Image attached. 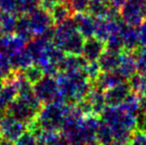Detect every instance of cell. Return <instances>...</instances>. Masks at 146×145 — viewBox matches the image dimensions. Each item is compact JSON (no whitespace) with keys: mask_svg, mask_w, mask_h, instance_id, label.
I'll return each instance as SVG.
<instances>
[{"mask_svg":"<svg viewBox=\"0 0 146 145\" xmlns=\"http://www.w3.org/2000/svg\"><path fill=\"white\" fill-rule=\"evenodd\" d=\"M116 72L120 73L126 81L137 72L136 60H135V57L132 53L126 52V51L121 52L120 64H119Z\"/></svg>","mask_w":146,"mask_h":145,"instance_id":"14","label":"cell"},{"mask_svg":"<svg viewBox=\"0 0 146 145\" xmlns=\"http://www.w3.org/2000/svg\"><path fill=\"white\" fill-rule=\"evenodd\" d=\"M0 145H14V142L10 141L8 139H5L3 137H0Z\"/></svg>","mask_w":146,"mask_h":145,"instance_id":"35","label":"cell"},{"mask_svg":"<svg viewBox=\"0 0 146 145\" xmlns=\"http://www.w3.org/2000/svg\"><path fill=\"white\" fill-rule=\"evenodd\" d=\"M0 126H1V137L12 142H15L28 129L27 124L7 113L0 119Z\"/></svg>","mask_w":146,"mask_h":145,"instance_id":"5","label":"cell"},{"mask_svg":"<svg viewBox=\"0 0 146 145\" xmlns=\"http://www.w3.org/2000/svg\"><path fill=\"white\" fill-rule=\"evenodd\" d=\"M14 34L20 37L21 39H23L26 43L29 42L31 39H33V37L35 35L33 33L32 28H31L29 18L26 17V16H22L17 20V25H16Z\"/></svg>","mask_w":146,"mask_h":145,"instance_id":"18","label":"cell"},{"mask_svg":"<svg viewBox=\"0 0 146 145\" xmlns=\"http://www.w3.org/2000/svg\"><path fill=\"white\" fill-rule=\"evenodd\" d=\"M70 8H72L76 13H84L88 11L90 0H70Z\"/></svg>","mask_w":146,"mask_h":145,"instance_id":"30","label":"cell"},{"mask_svg":"<svg viewBox=\"0 0 146 145\" xmlns=\"http://www.w3.org/2000/svg\"><path fill=\"white\" fill-rule=\"evenodd\" d=\"M104 51H106V42L96 38L94 36L90 37L85 40L82 56L88 62H94L100 59Z\"/></svg>","mask_w":146,"mask_h":145,"instance_id":"8","label":"cell"},{"mask_svg":"<svg viewBox=\"0 0 146 145\" xmlns=\"http://www.w3.org/2000/svg\"><path fill=\"white\" fill-rule=\"evenodd\" d=\"M10 62H11V66L13 71L16 70H24L27 67H29L30 65L34 64V60L33 57L31 56L29 51L27 49L20 51L15 54H12L9 56Z\"/></svg>","mask_w":146,"mask_h":145,"instance_id":"17","label":"cell"},{"mask_svg":"<svg viewBox=\"0 0 146 145\" xmlns=\"http://www.w3.org/2000/svg\"><path fill=\"white\" fill-rule=\"evenodd\" d=\"M126 79L122 77L119 73L116 71L114 72H102L100 77L96 79V81L92 83V85L98 87V89H102V91H106L108 89H110L112 87L119 85V83H123Z\"/></svg>","mask_w":146,"mask_h":145,"instance_id":"12","label":"cell"},{"mask_svg":"<svg viewBox=\"0 0 146 145\" xmlns=\"http://www.w3.org/2000/svg\"><path fill=\"white\" fill-rule=\"evenodd\" d=\"M127 145H146V134L139 130H133L130 141Z\"/></svg>","mask_w":146,"mask_h":145,"instance_id":"31","label":"cell"},{"mask_svg":"<svg viewBox=\"0 0 146 145\" xmlns=\"http://www.w3.org/2000/svg\"><path fill=\"white\" fill-rule=\"evenodd\" d=\"M132 54L136 60L137 73L146 75V47H140Z\"/></svg>","mask_w":146,"mask_h":145,"instance_id":"26","label":"cell"},{"mask_svg":"<svg viewBox=\"0 0 146 145\" xmlns=\"http://www.w3.org/2000/svg\"><path fill=\"white\" fill-rule=\"evenodd\" d=\"M75 21L79 32L86 39L94 36V30H96V18L92 16L90 13H76L74 16Z\"/></svg>","mask_w":146,"mask_h":145,"instance_id":"9","label":"cell"},{"mask_svg":"<svg viewBox=\"0 0 146 145\" xmlns=\"http://www.w3.org/2000/svg\"><path fill=\"white\" fill-rule=\"evenodd\" d=\"M26 48V42L15 34L12 35H2L1 51L10 56Z\"/></svg>","mask_w":146,"mask_h":145,"instance_id":"13","label":"cell"},{"mask_svg":"<svg viewBox=\"0 0 146 145\" xmlns=\"http://www.w3.org/2000/svg\"><path fill=\"white\" fill-rule=\"evenodd\" d=\"M52 145H68V144H67V142H66L65 138H64L63 135H62L61 139L58 140V141H57L56 143H54V144H52Z\"/></svg>","mask_w":146,"mask_h":145,"instance_id":"36","label":"cell"},{"mask_svg":"<svg viewBox=\"0 0 146 145\" xmlns=\"http://www.w3.org/2000/svg\"><path fill=\"white\" fill-rule=\"evenodd\" d=\"M106 50L116 53L123 52V41L120 33L110 35L108 39L106 41Z\"/></svg>","mask_w":146,"mask_h":145,"instance_id":"24","label":"cell"},{"mask_svg":"<svg viewBox=\"0 0 146 145\" xmlns=\"http://www.w3.org/2000/svg\"><path fill=\"white\" fill-rule=\"evenodd\" d=\"M139 43L141 47H146V19L139 25Z\"/></svg>","mask_w":146,"mask_h":145,"instance_id":"33","label":"cell"},{"mask_svg":"<svg viewBox=\"0 0 146 145\" xmlns=\"http://www.w3.org/2000/svg\"><path fill=\"white\" fill-rule=\"evenodd\" d=\"M96 141L100 145H112L113 144V130L108 123L102 120L96 129Z\"/></svg>","mask_w":146,"mask_h":145,"instance_id":"19","label":"cell"},{"mask_svg":"<svg viewBox=\"0 0 146 145\" xmlns=\"http://www.w3.org/2000/svg\"><path fill=\"white\" fill-rule=\"evenodd\" d=\"M17 25V19L13 13H5L1 17V33L2 35H12L14 34Z\"/></svg>","mask_w":146,"mask_h":145,"instance_id":"22","label":"cell"},{"mask_svg":"<svg viewBox=\"0 0 146 145\" xmlns=\"http://www.w3.org/2000/svg\"><path fill=\"white\" fill-rule=\"evenodd\" d=\"M34 93L43 105L54 103L59 95V87L55 77L45 75L41 81L33 85Z\"/></svg>","mask_w":146,"mask_h":145,"instance_id":"3","label":"cell"},{"mask_svg":"<svg viewBox=\"0 0 146 145\" xmlns=\"http://www.w3.org/2000/svg\"><path fill=\"white\" fill-rule=\"evenodd\" d=\"M6 112L16 119L26 123L27 125L32 121L36 120L39 114L36 110H34L28 105L25 99L20 97H17L8 105Z\"/></svg>","mask_w":146,"mask_h":145,"instance_id":"4","label":"cell"},{"mask_svg":"<svg viewBox=\"0 0 146 145\" xmlns=\"http://www.w3.org/2000/svg\"><path fill=\"white\" fill-rule=\"evenodd\" d=\"M84 72L87 75L88 81L92 83H94L102 73V70H100V67L98 65V61H94V62H88L87 66L84 69Z\"/></svg>","mask_w":146,"mask_h":145,"instance_id":"27","label":"cell"},{"mask_svg":"<svg viewBox=\"0 0 146 145\" xmlns=\"http://www.w3.org/2000/svg\"><path fill=\"white\" fill-rule=\"evenodd\" d=\"M135 129L146 134V110H139L136 115V126Z\"/></svg>","mask_w":146,"mask_h":145,"instance_id":"32","label":"cell"},{"mask_svg":"<svg viewBox=\"0 0 146 145\" xmlns=\"http://www.w3.org/2000/svg\"><path fill=\"white\" fill-rule=\"evenodd\" d=\"M12 72H13V69H12L9 56L3 51H0V79H5Z\"/></svg>","mask_w":146,"mask_h":145,"instance_id":"28","label":"cell"},{"mask_svg":"<svg viewBox=\"0 0 146 145\" xmlns=\"http://www.w3.org/2000/svg\"><path fill=\"white\" fill-rule=\"evenodd\" d=\"M142 95H145V97H146V81H145V85H144V87H143L142 93H141V95H140V97H142Z\"/></svg>","mask_w":146,"mask_h":145,"instance_id":"37","label":"cell"},{"mask_svg":"<svg viewBox=\"0 0 146 145\" xmlns=\"http://www.w3.org/2000/svg\"><path fill=\"white\" fill-rule=\"evenodd\" d=\"M120 34L123 41V51L133 53L141 47L139 43L138 29H136V27L129 26L124 23Z\"/></svg>","mask_w":146,"mask_h":145,"instance_id":"10","label":"cell"},{"mask_svg":"<svg viewBox=\"0 0 146 145\" xmlns=\"http://www.w3.org/2000/svg\"><path fill=\"white\" fill-rule=\"evenodd\" d=\"M70 12H71V8L67 7L66 5H54V7L51 9V16L52 19L54 21L55 25L61 24L62 22H64L65 20L70 18Z\"/></svg>","mask_w":146,"mask_h":145,"instance_id":"21","label":"cell"},{"mask_svg":"<svg viewBox=\"0 0 146 145\" xmlns=\"http://www.w3.org/2000/svg\"><path fill=\"white\" fill-rule=\"evenodd\" d=\"M65 105L50 103L44 105L39 112L37 121L43 128L48 131L61 132L65 120Z\"/></svg>","mask_w":146,"mask_h":145,"instance_id":"1","label":"cell"},{"mask_svg":"<svg viewBox=\"0 0 146 145\" xmlns=\"http://www.w3.org/2000/svg\"><path fill=\"white\" fill-rule=\"evenodd\" d=\"M121 53L106 50L98 60L102 72H114L120 64Z\"/></svg>","mask_w":146,"mask_h":145,"instance_id":"15","label":"cell"},{"mask_svg":"<svg viewBox=\"0 0 146 145\" xmlns=\"http://www.w3.org/2000/svg\"><path fill=\"white\" fill-rule=\"evenodd\" d=\"M23 75L26 77V79L34 85L35 83H37L39 81L43 79V77L45 75V72L40 65L34 63L26 69H24Z\"/></svg>","mask_w":146,"mask_h":145,"instance_id":"20","label":"cell"},{"mask_svg":"<svg viewBox=\"0 0 146 145\" xmlns=\"http://www.w3.org/2000/svg\"><path fill=\"white\" fill-rule=\"evenodd\" d=\"M86 99L90 103L92 107V111L94 114L100 116L104 109H106V99H104V91L98 87L92 85V89L90 91L88 95L86 97Z\"/></svg>","mask_w":146,"mask_h":145,"instance_id":"16","label":"cell"},{"mask_svg":"<svg viewBox=\"0 0 146 145\" xmlns=\"http://www.w3.org/2000/svg\"><path fill=\"white\" fill-rule=\"evenodd\" d=\"M37 138L30 130H26L15 142L14 145H36Z\"/></svg>","mask_w":146,"mask_h":145,"instance_id":"29","label":"cell"},{"mask_svg":"<svg viewBox=\"0 0 146 145\" xmlns=\"http://www.w3.org/2000/svg\"><path fill=\"white\" fill-rule=\"evenodd\" d=\"M108 21L104 18H96V30H94V37L100 40L106 42L110 37Z\"/></svg>","mask_w":146,"mask_h":145,"instance_id":"25","label":"cell"},{"mask_svg":"<svg viewBox=\"0 0 146 145\" xmlns=\"http://www.w3.org/2000/svg\"><path fill=\"white\" fill-rule=\"evenodd\" d=\"M87 64H88V61L82 55L66 54L63 61L58 65V69L60 72H63V73L84 71V69L87 66Z\"/></svg>","mask_w":146,"mask_h":145,"instance_id":"11","label":"cell"},{"mask_svg":"<svg viewBox=\"0 0 146 145\" xmlns=\"http://www.w3.org/2000/svg\"><path fill=\"white\" fill-rule=\"evenodd\" d=\"M131 93L128 81H125L119 85L104 91V99L108 107H118L124 103L125 99Z\"/></svg>","mask_w":146,"mask_h":145,"instance_id":"7","label":"cell"},{"mask_svg":"<svg viewBox=\"0 0 146 145\" xmlns=\"http://www.w3.org/2000/svg\"><path fill=\"white\" fill-rule=\"evenodd\" d=\"M145 81H146V75H141L139 73H135L132 77H130L127 81H128L129 85H130V89L132 93H135L140 97L141 93H142L143 87L145 85Z\"/></svg>","mask_w":146,"mask_h":145,"instance_id":"23","label":"cell"},{"mask_svg":"<svg viewBox=\"0 0 146 145\" xmlns=\"http://www.w3.org/2000/svg\"><path fill=\"white\" fill-rule=\"evenodd\" d=\"M30 14L31 15L29 17V20L31 28H32L35 36L41 35L47 29L51 28L52 26H55L51 13H49L46 9L34 10Z\"/></svg>","mask_w":146,"mask_h":145,"instance_id":"6","label":"cell"},{"mask_svg":"<svg viewBox=\"0 0 146 145\" xmlns=\"http://www.w3.org/2000/svg\"><path fill=\"white\" fill-rule=\"evenodd\" d=\"M0 137H1V126H0Z\"/></svg>","mask_w":146,"mask_h":145,"instance_id":"38","label":"cell"},{"mask_svg":"<svg viewBox=\"0 0 146 145\" xmlns=\"http://www.w3.org/2000/svg\"><path fill=\"white\" fill-rule=\"evenodd\" d=\"M110 1V4L111 7L116 8V9H120V7L125 3L126 0H108Z\"/></svg>","mask_w":146,"mask_h":145,"instance_id":"34","label":"cell"},{"mask_svg":"<svg viewBox=\"0 0 146 145\" xmlns=\"http://www.w3.org/2000/svg\"><path fill=\"white\" fill-rule=\"evenodd\" d=\"M119 15L125 24L139 27L146 19V0H126L119 9Z\"/></svg>","mask_w":146,"mask_h":145,"instance_id":"2","label":"cell"}]
</instances>
